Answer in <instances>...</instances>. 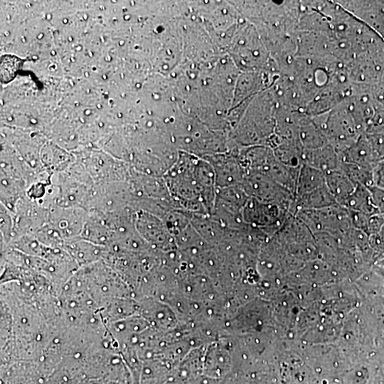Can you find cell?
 Segmentation results:
<instances>
[{
  "label": "cell",
  "mask_w": 384,
  "mask_h": 384,
  "mask_svg": "<svg viewBox=\"0 0 384 384\" xmlns=\"http://www.w3.org/2000/svg\"><path fill=\"white\" fill-rule=\"evenodd\" d=\"M311 117L338 154L364 134L344 100L330 111Z\"/></svg>",
  "instance_id": "6da1fadb"
},
{
  "label": "cell",
  "mask_w": 384,
  "mask_h": 384,
  "mask_svg": "<svg viewBox=\"0 0 384 384\" xmlns=\"http://www.w3.org/2000/svg\"><path fill=\"white\" fill-rule=\"evenodd\" d=\"M295 215L314 235L327 233L340 238L352 227L349 210L338 204L321 209L299 210Z\"/></svg>",
  "instance_id": "7a4b0ae2"
},
{
  "label": "cell",
  "mask_w": 384,
  "mask_h": 384,
  "mask_svg": "<svg viewBox=\"0 0 384 384\" xmlns=\"http://www.w3.org/2000/svg\"><path fill=\"white\" fill-rule=\"evenodd\" d=\"M338 155L341 161L373 169L380 161L370 137L366 134L361 135L351 146L338 153Z\"/></svg>",
  "instance_id": "3957f363"
},
{
  "label": "cell",
  "mask_w": 384,
  "mask_h": 384,
  "mask_svg": "<svg viewBox=\"0 0 384 384\" xmlns=\"http://www.w3.org/2000/svg\"><path fill=\"white\" fill-rule=\"evenodd\" d=\"M339 155L335 148L328 144L314 149H304L303 164L317 169L324 174L338 169Z\"/></svg>",
  "instance_id": "277c9868"
},
{
  "label": "cell",
  "mask_w": 384,
  "mask_h": 384,
  "mask_svg": "<svg viewBox=\"0 0 384 384\" xmlns=\"http://www.w3.org/2000/svg\"><path fill=\"white\" fill-rule=\"evenodd\" d=\"M297 139L304 149H314L329 144L322 130L306 113L299 122Z\"/></svg>",
  "instance_id": "5b68a950"
},
{
  "label": "cell",
  "mask_w": 384,
  "mask_h": 384,
  "mask_svg": "<svg viewBox=\"0 0 384 384\" xmlns=\"http://www.w3.org/2000/svg\"><path fill=\"white\" fill-rule=\"evenodd\" d=\"M325 183L336 203L342 206L356 186L339 169L325 174Z\"/></svg>",
  "instance_id": "8992f818"
},
{
  "label": "cell",
  "mask_w": 384,
  "mask_h": 384,
  "mask_svg": "<svg viewBox=\"0 0 384 384\" xmlns=\"http://www.w3.org/2000/svg\"><path fill=\"white\" fill-rule=\"evenodd\" d=\"M336 204L338 203L325 183L316 190L301 196L295 197V213L299 210L321 209Z\"/></svg>",
  "instance_id": "52a82bcc"
},
{
  "label": "cell",
  "mask_w": 384,
  "mask_h": 384,
  "mask_svg": "<svg viewBox=\"0 0 384 384\" xmlns=\"http://www.w3.org/2000/svg\"><path fill=\"white\" fill-rule=\"evenodd\" d=\"M325 184V174L321 171L303 164L299 171L295 197L311 192Z\"/></svg>",
  "instance_id": "ba28073f"
},
{
  "label": "cell",
  "mask_w": 384,
  "mask_h": 384,
  "mask_svg": "<svg viewBox=\"0 0 384 384\" xmlns=\"http://www.w3.org/2000/svg\"><path fill=\"white\" fill-rule=\"evenodd\" d=\"M343 206L349 210L361 212L370 215L378 213L370 188L362 185H356L354 191L346 199Z\"/></svg>",
  "instance_id": "9c48e42d"
},
{
  "label": "cell",
  "mask_w": 384,
  "mask_h": 384,
  "mask_svg": "<svg viewBox=\"0 0 384 384\" xmlns=\"http://www.w3.org/2000/svg\"><path fill=\"white\" fill-rule=\"evenodd\" d=\"M338 169L355 185H362L368 188L374 186L373 168L341 161Z\"/></svg>",
  "instance_id": "30bf717a"
},
{
  "label": "cell",
  "mask_w": 384,
  "mask_h": 384,
  "mask_svg": "<svg viewBox=\"0 0 384 384\" xmlns=\"http://www.w3.org/2000/svg\"><path fill=\"white\" fill-rule=\"evenodd\" d=\"M21 67V60L14 56L6 55L1 58V81L11 80Z\"/></svg>",
  "instance_id": "8fae6325"
},
{
  "label": "cell",
  "mask_w": 384,
  "mask_h": 384,
  "mask_svg": "<svg viewBox=\"0 0 384 384\" xmlns=\"http://www.w3.org/2000/svg\"><path fill=\"white\" fill-rule=\"evenodd\" d=\"M384 225V215L375 213L370 215L366 233L370 235L380 232Z\"/></svg>",
  "instance_id": "7c38bea8"
},
{
  "label": "cell",
  "mask_w": 384,
  "mask_h": 384,
  "mask_svg": "<svg viewBox=\"0 0 384 384\" xmlns=\"http://www.w3.org/2000/svg\"><path fill=\"white\" fill-rule=\"evenodd\" d=\"M369 188L378 212L384 215V188L375 186Z\"/></svg>",
  "instance_id": "4fadbf2b"
},
{
  "label": "cell",
  "mask_w": 384,
  "mask_h": 384,
  "mask_svg": "<svg viewBox=\"0 0 384 384\" xmlns=\"http://www.w3.org/2000/svg\"><path fill=\"white\" fill-rule=\"evenodd\" d=\"M374 186L384 188V160L380 161L373 169Z\"/></svg>",
  "instance_id": "5bb4252c"
},
{
  "label": "cell",
  "mask_w": 384,
  "mask_h": 384,
  "mask_svg": "<svg viewBox=\"0 0 384 384\" xmlns=\"http://www.w3.org/2000/svg\"><path fill=\"white\" fill-rule=\"evenodd\" d=\"M380 234L382 235V236H383V238H384V225H383V228H382V229H381V230H380Z\"/></svg>",
  "instance_id": "9a60e30c"
}]
</instances>
